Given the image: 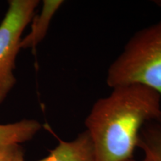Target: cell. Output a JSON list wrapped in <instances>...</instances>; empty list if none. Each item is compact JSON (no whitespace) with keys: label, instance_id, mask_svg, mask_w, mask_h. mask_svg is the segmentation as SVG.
Segmentation results:
<instances>
[{"label":"cell","instance_id":"obj_1","mask_svg":"<svg viewBox=\"0 0 161 161\" xmlns=\"http://www.w3.org/2000/svg\"><path fill=\"white\" fill-rule=\"evenodd\" d=\"M160 118L161 96L155 90L140 84L113 88L93 104L84 122L94 161L132 159L142 127Z\"/></svg>","mask_w":161,"mask_h":161},{"label":"cell","instance_id":"obj_2","mask_svg":"<svg viewBox=\"0 0 161 161\" xmlns=\"http://www.w3.org/2000/svg\"><path fill=\"white\" fill-rule=\"evenodd\" d=\"M106 83L112 89L140 84L161 96V20L130 38L108 68Z\"/></svg>","mask_w":161,"mask_h":161},{"label":"cell","instance_id":"obj_3","mask_svg":"<svg viewBox=\"0 0 161 161\" xmlns=\"http://www.w3.org/2000/svg\"><path fill=\"white\" fill-rule=\"evenodd\" d=\"M37 0H11L0 24V104L15 85V60L21 49L23 32L31 23Z\"/></svg>","mask_w":161,"mask_h":161},{"label":"cell","instance_id":"obj_4","mask_svg":"<svg viewBox=\"0 0 161 161\" xmlns=\"http://www.w3.org/2000/svg\"><path fill=\"white\" fill-rule=\"evenodd\" d=\"M14 161H25L22 148L18 151ZM39 161H94L91 139L85 130L71 141L59 140L49 155Z\"/></svg>","mask_w":161,"mask_h":161},{"label":"cell","instance_id":"obj_5","mask_svg":"<svg viewBox=\"0 0 161 161\" xmlns=\"http://www.w3.org/2000/svg\"><path fill=\"white\" fill-rule=\"evenodd\" d=\"M41 129V125L35 119L0 125V154L23 142L31 140Z\"/></svg>","mask_w":161,"mask_h":161},{"label":"cell","instance_id":"obj_6","mask_svg":"<svg viewBox=\"0 0 161 161\" xmlns=\"http://www.w3.org/2000/svg\"><path fill=\"white\" fill-rule=\"evenodd\" d=\"M60 0H44L39 14L33 17L31 31L22 39L21 49H35L45 37L52 17L63 5Z\"/></svg>","mask_w":161,"mask_h":161},{"label":"cell","instance_id":"obj_7","mask_svg":"<svg viewBox=\"0 0 161 161\" xmlns=\"http://www.w3.org/2000/svg\"><path fill=\"white\" fill-rule=\"evenodd\" d=\"M136 147L143 152L141 161H161V118L148 121L142 127Z\"/></svg>","mask_w":161,"mask_h":161},{"label":"cell","instance_id":"obj_8","mask_svg":"<svg viewBox=\"0 0 161 161\" xmlns=\"http://www.w3.org/2000/svg\"><path fill=\"white\" fill-rule=\"evenodd\" d=\"M20 148H21L20 145H18V146L11 148L7 152L0 154V161H14L16 154Z\"/></svg>","mask_w":161,"mask_h":161},{"label":"cell","instance_id":"obj_9","mask_svg":"<svg viewBox=\"0 0 161 161\" xmlns=\"http://www.w3.org/2000/svg\"><path fill=\"white\" fill-rule=\"evenodd\" d=\"M125 161H136V160H134V158H132V159H130V160H125Z\"/></svg>","mask_w":161,"mask_h":161}]
</instances>
